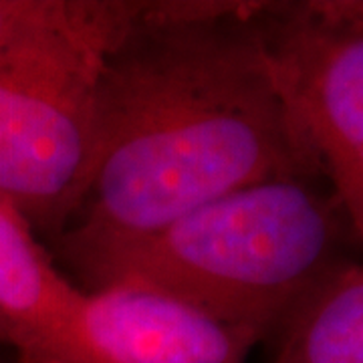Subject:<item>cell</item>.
I'll list each match as a JSON object with an SVG mask.
<instances>
[{
    "mask_svg": "<svg viewBox=\"0 0 363 363\" xmlns=\"http://www.w3.org/2000/svg\"><path fill=\"white\" fill-rule=\"evenodd\" d=\"M277 341L272 363H363V259L325 286Z\"/></svg>",
    "mask_w": 363,
    "mask_h": 363,
    "instance_id": "7",
    "label": "cell"
},
{
    "mask_svg": "<svg viewBox=\"0 0 363 363\" xmlns=\"http://www.w3.org/2000/svg\"><path fill=\"white\" fill-rule=\"evenodd\" d=\"M133 0H75L61 21L0 47V198L45 247L83 198L105 52L142 11Z\"/></svg>",
    "mask_w": 363,
    "mask_h": 363,
    "instance_id": "3",
    "label": "cell"
},
{
    "mask_svg": "<svg viewBox=\"0 0 363 363\" xmlns=\"http://www.w3.org/2000/svg\"><path fill=\"white\" fill-rule=\"evenodd\" d=\"M85 301L25 216L0 198V345L14 363H89Z\"/></svg>",
    "mask_w": 363,
    "mask_h": 363,
    "instance_id": "6",
    "label": "cell"
},
{
    "mask_svg": "<svg viewBox=\"0 0 363 363\" xmlns=\"http://www.w3.org/2000/svg\"><path fill=\"white\" fill-rule=\"evenodd\" d=\"M260 2L157 0L105 52L83 198L47 248L67 267L252 184L321 176L272 67Z\"/></svg>",
    "mask_w": 363,
    "mask_h": 363,
    "instance_id": "1",
    "label": "cell"
},
{
    "mask_svg": "<svg viewBox=\"0 0 363 363\" xmlns=\"http://www.w3.org/2000/svg\"><path fill=\"white\" fill-rule=\"evenodd\" d=\"M259 18L295 125L363 248V0L260 2Z\"/></svg>",
    "mask_w": 363,
    "mask_h": 363,
    "instance_id": "4",
    "label": "cell"
},
{
    "mask_svg": "<svg viewBox=\"0 0 363 363\" xmlns=\"http://www.w3.org/2000/svg\"><path fill=\"white\" fill-rule=\"evenodd\" d=\"M75 0H0V47L21 35L61 21Z\"/></svg>",
    "mask_w": 363,
    "mask_h": 363,
    "instance_id": "8",
    "label": "cell"
},
{
    "mask_svg": "<svg viewBox=\"0 0 363 363\" xmlns=\"http://www.w3.org/2000/svg\"><path fill=\"white\" fill-rule=\"evenodd\" d=\"M89 363H247L259 341L188 301L140 283L85 293Z\"/></svg>",
    "mask_w": 363,
    "mask_h": 363,
    "instance_id": "5",
    "label": "cell"
},
{
    "mask_svg": "<svg viewBox=\"0 0 363 363\" xmlns=\"http://www.w3.org/2000/svg\"><path fill=\"white\" fill-rule=\"evenodd\" d=\"M359 245L321 176L252 184L156 233L67 264L85 293L140 283L188 301L257 341L281 337Z\"/></svg>",
    "mask_w": 363,
    "mask_h": 363,
    "instance_id": "2",
    "label": "cell"
}]
</instances>
